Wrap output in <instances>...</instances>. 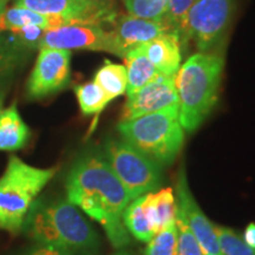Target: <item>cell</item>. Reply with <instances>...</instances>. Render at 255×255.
Listing matches in <instances>:
<instances>
[{
  "label": "cell",
  "mask_w": 255,
  "mask_h": 255,
  "mask_svg": "<svg viewBox=\"0 0 255 255\" xmlns=\"http://www.w3.org/2000/svg\"><path fill=\"white\" fill-rule=\"evenodd\" d=\"M65 187L70 202L100 223L114 247L130 244L123 214L131 200L103 150L92 148L82 151L70 168Z\"/></svg>",
  "instance_id": "6da1fadb"
},
{
  "label": "cell",
  "mask_w": 255,
  "mask_h": 255,
  "mask_svg": "<svg viewBox=\"0 0 255 255\" xmlns=\"http://www.w3.org/2000/svg\"><path fill=\"white\" fill-rule=\"evenodd\" d=\"M23 229L40 246L65 253L91 254L100 246L94 227L69 200L37 199L25 218Z\"/></svg>",
  "instance_id": "7a4b0ae2"
},
{
  "label": "cell",
  "mask_w": 255,
  "mask_h": 255,
  "mask_svg": "<svg viewBox=\"0 0 255 255\" xmlns=\"http://www.w3.org/2000/svg\"><path fill=\"white\" fill-rule=\"evenodd\" d=\"M223 65V57L199 52L190 56L175 75L178 117L187 131H195L215 107Z\"/></svg>",
  "instance_id": "3957f363"
},
{
  "label": "cell",
  "mask_w": 255,
  "mask_h": 255,
  "mask_svg": "<svg viewBox=\"0 0 255 255\" xmlns=\"http://www.w3.org/2000/svg\"><path fill=\"white\" fill-rule=\"evenodd\" d=\"M117 128L124 141L159 165L173 163L182 149L184 131L178 117V105L130 121H121Z\"/></svg>",
  "instance_id": "277c9868"
},
{
  "label": "cell",
  "mask_w": 255,
  "mask_h": 255,
  "mask_svg": "<svg viewBox=\"0 0 255 255\" xmlns=\"http://www.w3.org/2000/svg\"><path fill=\"white\" fill-rule=\"evenodd\" d=\"M56 168H36L17 156L8 159L0 177V229L17 233L43 188L55 176Z\"/></svg>",
  "instance_id": "5b68a950"
},
{
  "label": "cell",
  "mask_w": 255,
  "mask_h": 255,
  "mask_svg": "<svg viewBox=\"0 0 255 255\" xmlns=\"http://www.w3.org/2000/svg\"><path fill=\"white\" fill-rule=\"evenodd\" d=\"M103 152L113 171L129 194L130 200L161 187L163 181L162 165L123 138L105 141Z\"/></svg>",
  "instance_id": "8992f818"
},
{
  "label": "cell",
  "mask_w": 255,
  "mask_h": 255,
  "mask_svg": "<svg viewBox=\"0 0 255 255\" xmlns=\"http://www.w3.org/2000/svg\"><path fill=\"white\" fill-rule=\"evenodd\" d=\"M235 0H197L188 15L187 43L195 41L200 52L216 49L229 26Z\"/></svg>",
  "instance_id": "52a82bcc"
},
{
  "label": "cell",
  "mask_w": 255,
  "mask_h": 255,
  "mask_svg": "<svg viewBox=\"0 0 255 255\" xmlns=\"http://www.w3.org/2000/svg\"><path fill=\"white\" fill-rule=\"evenodd\" d=\"M15 6L58 19L62 26L113 23L116 12L107 0H15Z\"/></svg>",
  "instance_id": "ba28073f"
},
{
  "label": "cell",
  "mask_w": 255,
  "mask_h": 255,
  "mask_svg": "<svg viewBox=\"0 0 255 255\" xmlns=\"http://www.w3.org/2000/svg\"><path fill=\"white\" fill-rule=\"evenodd\" d=\"M71 77V52L69 50L43 47L27 81L30 100H41L65 89Z\"/></svg>",
  "instance_id": "9c48e42d"
},
{
  "label": "cell",
  "mask_w": 255,
  "mask_h": 255,
  "mask_svg": "<svg viewBox=\"0 0 255 255\" xmlns=\"http://www.w3.org/2000/svg\"><path fill=\"white\" fill-rule=\"evenodd\" d=\"M63 50L104 51L121 57V51L113 31L101 25L73 24L47 30L40 41V47Z\"/></svg>",
  "instance_id": "30bf717a"
},
{
  "label": "cell",
  "mask_w": 255,
  "mask_h": 255,
  "mask_svg": "<svg viewBox=\"0 0 255 255\" xmlns=\"http://www.w3.org/2000/svg\"><path fill=\"white\" fill-rule=\"evenodd\" d=\"M173 105H178V96L174 77L159 75L139 90L128 95L122 113V121H130L144 115L157 113Z\"/></svg>",
  "instance_id": "8fae6325"
},
{
  "label": "cell",
  "mask_w": 255,
  "mask_h": 255,
  "mask_svg": "<svg viewBox=\"0 0 255 255\" xmlns=\"http://www.w3.org/2000/svg\"><path fill=\"white\" fill-rule=\"evenodd\" d=\"M177 207L182 210L191 233L199 242L203 255H222L220 251L215 226L209 221L194 199L187 182L184 169L178 173L176 183Z\"/></svg>",
  "instance_id": "7c38bea8"
},
{
  "label": "cell",
  "mask_w": 255,
  "mask_h": 255,
  "mask_svg": "<svg viewBox=\"0 0 255 255\" xmlns=\"http://www.w3.org/2000/svg\"><path fill=\"white\" fill-rule=\"evenodd\" d=\"M111 31L119 44L121 57L124 58L128 50L141 46L155 39L156 37L173 30L164 20H149L128 14L115 19Z\"/></svg>",
  "instance_id": "4fadbf2b"
},
{
  "label": "cell",
  "mask_w": 255,
  "mask_h": 255,
  "mask_svg": "<svg viewBox=\"0 0 255 255\" xmlns=\"http://www.w3.org/2000/svg\"><path fill=\"white\" fill-rule=\"evenodd\" d=\"M141 46L158 73L175 77L182 60V44L177 32L169 31Z\"/></svg>",
  "instance_id": "5bb4252c"
},
{
  "label": "cell",
  "mask_w": 255,
  "mask_h": 255,
  "mask_svg": "<svg viewBox=\"0 0 255 255\" xmlns=\"http://www.w3.org/2000/svg\"><path fill=\"white\" fill-rule=\"evenodd\" d=\"M143 209L154 235L164 231L176 221L177 202L173 188H163L157 193L143 195Z\"/></svg>",
  "instance_id": "9a60e30c"
},
{
  "label": "cell",
  "mask_w": 255,
  "mask_h": 255,
  "mask_svg": "<svg viewBox=\"0 0 255 255\" xmlns=\"http://www.w3.org/2000/svg\"><path fill=\"white\" fill-rule=\"evenodd\" d=\"M30 51L19 45L11 32L0 33V94L18 75Z\"/></svg>",
  "instance_id": "2e32d148"
},
{
  "label": "cell",
  "mask_w": 255,
  "mask_h": 255,
  "mask_svg": "<svg viewBox=\"0 0 255 255\" xmlns=\"http://www.w3.org/2000/svg\"><path fill=\"white\" fill-rule=\"evenodd\" d=\"M30 138V129L21 119L18 108L12 104L0 113V151L21 149Z\"/></svg>",
  "instance_id": "e0dca14e"
},
{
  "label": "cell",
  "mask_w": 255,
  "mask_h": 255,
  "mask_svg": "<svg viewBox=\"0 0 255 255\" xmlns=\"http://www.w3.org/2000/svg\"><path fill=\"white\" fill-rule=\"evenodd\" d=\"M124 59H126L127 64L128 95H131L137 90H139V89L145 87L146 84L155 81L161 75L146 57L142 46H135L132 49L128 50L126 56H124Z\"/></svg>",
  "instance_id": "ac0fdd59"
},
{
  "label": "cell",
  "mask_w": 255,
  "mask_h": 255,
  "mask_svg": "<svg viewBox=\"0 0 255 255\" xmlns=\"http://www.w3.org/2000/svg\"><path fill=\"white\" fill-rule=\"evenodd\" d=\"M94 82L97 83L110 101H113L127 92L128 78L126 66L105 60L103 65L95 73Z\"/></svg>",
  "instance_id": "d6986e66"
},
{
  "label": "cell",
  "mask_w": 255,
  "mask_h": 255,
  "mask_svg": "<svg viewBox=\"0 0 255 255\" xmlns=\"http://www.w3.org/2000/svg\"><path fill=\"white\" fill-rule=\"evenodd\" d=\"M27 25H37L47 31L52 28V20L46 15L15 5L11 8H6L0 15V33L19 30Z\"/></svg>",
  "instance_id": "ffe728a7"
},
{
  "label": "cell",
  "mask_w": 255,
  "mask_h": 255,
  "mask_svg": "<svg viewBox=\"0 0 255 255\" xmlns=\"http://www.w3.org/2000/svg\"><path fill=\"white\" fill-rule=\"evenodd\" d=\"M143 196L131 200L123 214V222L127 231L133 238L142 242H149L154 237L145 212L143 209Z\"/></svg>",
  "instance_id": "44dd1931"
},
{
  "label": "cell",
  "mask_w": 255,
  "mask_h": 255,
  "mask_svg": "<svg viewBox=\"0 0 255 255\" xmlns=\"http://www.w3.org/2000/svg\"><path fill=\"white\" fill-rule=\"evenodd\" d=\"M79 108L85 116L100 115L110 103V98L103 91L100 85L95 82L84 83L75 88Z\"/></svg>",
  "instance_id": "7402d4cb"
},
{
  "label": "cell",
  "mask_w": 255,
  "mask_h": 255,
  "mask_svg": "<svg viewBox=\"0 0 255 255\" xmlns=\"http://www.w3.org/2000/svg\"><path fill=\"white\" fill-rule=\"evenodd\" d=\"M196 1L197 0H168L164 21L171 27V30L177 32L183 46L187 45L188 15Z\"/></svg>",
  "instance_id": "603a6c76"
},
{
  "label": "cell",
  "mask_w": 255,
  "mask_h": 255,
  "mask_svg": "<svg viewBox=\"0 0 255 255\" xmlns=\"http://www.w3.org/2000/svg\"><path fill=\"white\" fill-rule=\"evenodd\" d=\"M130 15L149 20H164L168 0H123Z\"/></svg>",
  "instance_id": "cb8c5ba5"
},
{
  "label": "cell",
  "mask_w": 255,
  "mask_h": 255,
  "mask_svg": "<svg viewBox=\"0 0 255 255\" xmlns=\"http://www.w3.org/2000/svg\"><path fill=\"white\" fill-rule=\"evenodd\" d=\"M222 255H255V248L248 246L244 239L227 227L215 226Z\"/></svg>",
  "instance_id": "d4e9b609"
},
{
  "label": "cell",
  "mask_w": 255,
  "mask_h": 255,
  "mask_svg": "<svg viewBox=\"0 0 255 255\" xmlns=\"http://www.w3.org/2000/svg\"><path fill=\"white\" fill-rule=\"evenodd\" d=\"M144 255H177L176 222L152 237L148 242Z\"/></svg>",
  "instance_id": "484cf974"
},
{
  "label": "cell",
  "mask_w": 255,
  "mask_h": 255,
  "mask_svg": "<svg viewBox=\"0 0 255 255\" xmlns=\"http://www.w3.org/2000/svg\"><path fill=\"white\" fill-rule=\"evenodd\" d=\"M175 222L177 228V255H203L199 242L191 233L182 210L178 207Z\"/></svg>",
  "instance_id": "4316f807"
},
{
  "label": "cell",
  "mask_w": 255,
  "mask_h": 255,
  "mask_svg": "<svg viewBox=\"0 0 255 255\" xmlns=\"http://www.w3.org/2000/svg\"><path fill=\"white\" fill-rule=\"evenodd\" d=\"M45 31V28L37 26V25H27L19 30L12 31L11 33L13 34L19 45L28 51H32L40 47V41L43 39Z\"/></svg>",
  "instance_id": "83f0119b"
},
{
  "label": "cell",
  "mask_w": 255,
  "mask_h": 255,
  "mask_svg": "<svg viewBox=\"0 0 255 255\" xmlns=\"http://www.w3.org/2000/svg\"><path fill=\"white\" fill-rule=\"evenodd\" d=\"M26 255H70L69 253H65V252L56 250V248L52 247H46V246H40L36 248V250L31 251L30 253Z\"/></svg>",
  "instance_id": "f1b7e54d"
},
{
  "label": "cell",
  "mask_w": 255,
  "mask_h": 255,
  "mask_svg": "<svg viewBox=\"0 0 255 255\" xmlns=\"http://www.w3.org/2000/svg\"><path fill=\"white\" fill-rule=\"evenodd\" d=\"M242 239L246 242L248 246L255 248V223L252 222L247 226L246 229H245L244 235H242Z\"/></svg>",
  "instance_id": "f546056e"
},
{
  "label": "cell",
  "mask_w": 255,
  "mask_h": 255,
  "mask_svg": "<svg viewBox=\"0 0 255 255\" xmlns=\"http://www.w3.org/2000/svg\"><path fill=\"white\" fill-rule=\"evenodd\" d=\"M6 5H7V1H6V0H0V15H1L2 12L6 9Z\"/></svg>",
  "instance_id": "4dcf8cb0"
},
{
  "label": "cell",
  "mask_w": 255,
  "mask_h": 255,
  "mask_svg": "<svg viewBox=\"0 0 255 255\" xmlns=\"http://www.w3.org/2000/svg\"><path fill=\"white\" fill-rule=\"evenodd\" d=\"M2 103H4V94H0V113H1Z\"/></svg>",
  "instance_id": "1f68e13d"
},
{
  "label": "cell",
  "mask_w": 255,
  "mask_h": 255,
  "mask_svg": "<svg viewBox=\"0 0 255 255\" xmlns=\"http://www.w3.org/2000/svg\"><path fill=\"white\" fill-rule=\"evenodd\" d=\"M114 255H130L129 253H127V252H119V253L114 254Z\"/></svg>",
  "instance_id": "d6a6232c"
},
{
  "label": "cell",
  "mask_w": 255,
  "mask_h": 255,
  "mask_svg": "<svg viewBox=\"0 0 255 255\" xmlns=\"http://www.w3.org/2000/svg\"><path fill=\"white\" fill-rule=\"evenodd\" d=\"M6 1H8V0H6Z\"/></svg>",
  "instance_id": "836d02e7"
}]
</instances>
